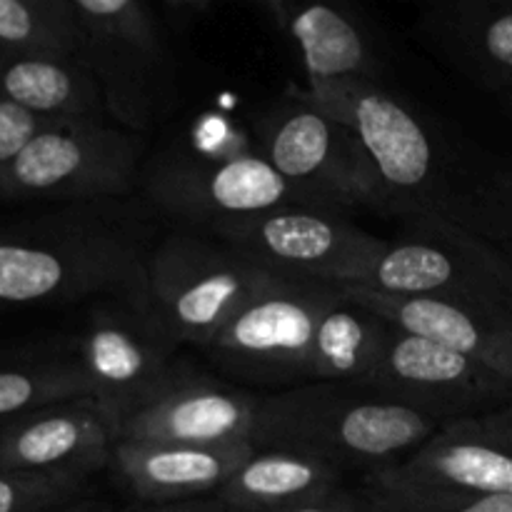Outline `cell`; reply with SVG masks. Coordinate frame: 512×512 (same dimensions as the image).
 <instances>
[{
    "instance_id": "16",
    "label": "cell",
    "mask_w": 512,
    "mask_h": 512,
    "mask_svg": "<svg viewBox=\"0 0 512 512\" xmlns=\"http://www.w3.org/2000/svg\"><path fill=\"white\" fill-rule=\"evenodd\" d=\"M260 393L190 370L155 403L120 425V440L220 448L250 443Z\"/></svg>"
},
{
    "instance_id": "28",
    "label": "cell",
    "mask_w": 512,
    "mask_h": 512,
    "mask_svg": "<svg viewBox=\"0 0 512 512\" xmlns=\"http://www.w3.org/2000/svg\"><path fill=\"white\" fill-rule=\"evenodd\" d=\"M275 512H373V510H370V503L365 500V495L338 490V493L325 495V498L310 500V503L293 505V508L275 510Z\"/></svg>"
},
{
    "instance_id": "15",
    "label": "cell",
    "mask_w": 512,
    "mask_h": 512,
    "mask_svg": "<svg viewBox=\"0 0 512 512\" xmlns=\"http://www.w3.org/2000/svg\"><path fill=\"white\" fill-rule=\"evenodd\" d=\"M120 420L95 398H73L0 423V470L78 473L108 470Z\"/></svg>"
},
{
    "instance_id": "30",
    "label": "cell",
    "mask_w": 512,
    "mask_h": 512,
    "mask_svg": "<svg viewBox=\"0 0 512 512\" xmlns=\"http://www.w3.org/2000/svg\"><path fill=\"white\" fill-rule=\"evenodd\" d=\"M458 512H512V495H488Z\"/></svg>"
},
{
    "instance_id": "24",
    "label": "cell",
    "mask_w": 512,
    "mask_h": 512,
    "mask_svg": "<svg viewBox=\"0 0 512 512\" xmlns=\"http://www.w3.org/2000/svg\"><path fill=\"white\" fill-rule=\"evenodd\" d=\"M88 395V375L75 353L0 360V423Z\"/></svg>"
},
{
    "instance_id": "23",
    "label": "cell",
    "mask_w": 512,
    "mask_h": 512,
    "mask_svg": "<svg viewBox=\"0 0 512 512\" xmlns=\"http://www.w3.org/2000/svg\"><path fill=\"white\" fill-rule=\"evenodd\" d=\"M393 325L340 295L323 315L313 348V383L363 385L378 365Z\"/></svg>"
},
{
    "instance_id": "27",
    "label": "cell",
    "mask_w": 512,
    "mask_h": 512,
    "mask_svg": "<svg viewBox=\"0 0 512 512\" xmlns=\"http://www.w3.org/2000/svg\"><path fill=\"white\" fill-rule=\"evenodd\" d=\"M48 123L50 120L28 113L0 93V173L23 153L25 145Z\"/></svg>"
},
{
    "instance_id": "31",
    "label": "cell",
    "mask_w": 512,
    "mask_h": 512,
    "mask_svg": "<svg viewBox=\"0 0 512 512\" xmlns=\"http://www.w3.org/2000/svg\"><path fill=\"white\" fill-rule=\"evenodd\" d=\"M108 510H110L108 505H103L100 500L85 498V500H78V503H73L70 508H65L63 512H108Z\"/></svg>"
},
{
    "instance_id": "2",
    "label": "cell",
    "mask_w": 512,
    "mask_h": 512,
    "mask_svg": "<svg viewBox=\"0 0 512 512\" xmlns=\"http://www.w3.org/2000/svg\"><path fill=\"white\" fill-rule=\"evenodd\" d=\"M305 93L365 145L388 195L390 215L465 230L512 258V208L505 190L510 175L460 180L458 165L445 158L425 120L380 80H343Z\"/></svg>"
},
{
    "instance_id": "10",
    "label": "cell",
    "mask_w": 512,
    "mask_h": 512,
    "mask_svg": "<svg viewBox=\"0 0 512 512\" xmlns=\"http://www.w3.org/2000/svg\"><path fill=\"white\" fill-rule=\"evenodd\" d=\"M343 288L288 278L250 300L203 348L230 378L258 385L313 383L318 328Z\"/></svg>"
},
{
    "instance_id": "20",
    "label": "cell",
    "mask_w": 512,
    "mask_h": 512,
    "mask_svg": "<svg viewBox=\"0 0 512 512\" xmlns=\"http://www.w3.org/2000/svg\"><path fill=\"white\" fill-rule=\"evenodd\" d=\"M270 10L298 45L308 88L343 80H378V55L353 15L323 3H273Z\"/></svg>"
},
{
    "instance_id": "5",
    "label": "cell",
    "mask_w": 512,
    "mask_h": 512,
    "mask_svg": "<svg viewBox=\"0 0 512 512\" xmlns=\"http://www.w3.org/2000/svg\"><path fill=\"white\" fill-rule=\"evenodd\" d=\"M288 275L195 228L158 238L148 255V300L180 345L203 350L250 300Z\"/></svg>"
},
{
    "instance_id": "17",
    "label": "cell",
    "mask_w": 512,
    "mask_h": 512,
    "mask_svg": "<svg viewBox=\"0 0 512 512\" xmlns=\"http://www.w3.org/2000/svg\"><path fill=\"white\" fill-rule=\"evenodd\" d=\"M355 303L405 333L423 335L512 383V305L485 300H443L388 295L350 285L343 288Z\"/></svg>"
},
{
    "instance_id": "13",
    "label": "cell",
    "mask_w": 512,
    "mask_h": 512,
    "mask_svg": "<svg viewBox=\"0 0 512 512\" xmlns=\"http://www.w3.org/2000/svg\"><path fill=\"white\" fill-rule=\"evenodd\" d=\"M410 233L388 240L368 285L388 295L485 300L512 305V258L498 245L455 228L408 223Z\"/></svg>"
},
{
    "instance_id": "22",
    "label": "cell",
    "mask_w": 512,
    "mask_h": 512,
    "mask_svg": "<svg viewBox=\"0 0 512 512\" xmlns=\"http://www.w3.org/2000/svg\"><path fill=\"white\" fill-rule=\"evenodd\" d=\"M435 45L463 73L495 90H512V5L468 0L425 18Z\"/></svg>"
},
{
    "instance_id": "8",
    "label": "cell",
    "mask_w": 512,
    "mask_h": 512,
    "mask_svg": "<svg viewBox=\"0 0 512 512\" xmlns=\"http://www.w3.org/2000/svg\"><path fill=\"white\" fill-rule=\"evenodd\" d=\"M260 153L315 205L335 213H390L380 175L348 125L330 118L305 90L280 98L258 123Z\"/></svg>"
},
{
    "instance_id": "1",
    "label": "cell",
    "mask_w": 512,
    "mask_h": 512,
    "mask_svg": "<svg viewBox=\"0 0 512 512\" xmlns=\"http://www.w3.org/2000/svg\"><path fill=\"white\" fill-rule=\"evenodd\" d=\"M155 243L150 205L133 198L58 205L0 223V310L108 295L148 300Z\"/></svg>"
},
{
    "instance_id": "14",
    "label": "cell",
    "mask_w": 512,
    "mask_h": 512,
    "mask_svg": "<svg viewBox=\"0 0 512 512\" xmlns=\"http://www.w3.org/2000/svg\"><path fill=\"white\" fill-rule=\"evenodd\" d=\"M360 388L448 423L512 405V383L423 335L395 328Z\"/></svg>"
},
{
    "instance_id": "7",
    "label": "cell",
    "mask_w": 512,
    "mask_h": 512,
    "mask_svg": "<svg viewBox=\"0 0 512 512\" xmlns=\"http://www.w3.org/2000/svg\"><path fill=\"white\" fill-rule=\"evenodd\" d=\"M80 55L93 70L113 123L145 135L170 108L178 63L163 20L140 0H73Z\"/></svg>"
},
{
    "instance_id": "26",
    "label": "cell",
    "mask_w": 512,
    "mask_h": 512,
    "mask_svg": "<svg viewBox=\"0 0 512 512\" xmlns=\"http://www.w3.org/2000/svg\"><path fill=\"white\" fill-rule=\"evenodd\" d=\"M90 483L78 473L0 470V512H63L90 498Z\"/></svg>"
},
{
    "instance_id": "19",
    "label": "cell",
    "mask_w": 512,
    "mask_h": 512,
    "mask_svg": "<svg viewBox=\"0 0 512 512\" xmlns=\"http://www.w3.org/2000/svg\"><path fill=\"white\" fill-rule=\"evenodd\" d=\"M0 93L38 118L110 120L83 55L0 53Z\"/></svg>"
},
{
    "instance_id": "3",
    "label": "cell",
    "mask_w": 512,
    "mask_h": 512,
    "mask_svg": "<svg viewBox=\"0 0 512 512\" xmlns=\"http://www.w3.org/2000/svg\"><path fill=\"white\" fill-rule=\"evenodd\" d=\"M440 425L360 385L308 383L260 395L250 445L303 453L343 473L360 468L370 475L418 450Z\"/></svg>"
},
{
    "instance_id": "11",
    "label": "cell",
    "mask_w": 512,
    "mask_h": 512,
    "mask_svg": "<svg viewBox=\"0 0 512 512\" xmlns=\"http://www.w3.org/2000/svg\"><path fill=\"white\" fill-rule=\"evenodd\" d=\"M145 193L153 208L183 220L185 228L215 230L283 208H320L285 180L263 153L220 158L173 155L148 170Z\"/></svg>"
},
{
    "instance_id": "4",
    "label": "cell",
    "mask_w": 512,
    "mask_h": 512,
    "mask_svg": "<svg viewBox=\"0 0 512 512\" xmlns=\"http://www.w3.org/2000/svg\"><path fill=\"white\" fill-rule=\"evenodd\" d=\"M373 512H458L512 495V405L448 420L418 450L368 475Z\"/></svg>"
},
{
    "instance_id": "29",
    "label": "cell",
    "mask_w": 512,
    "mask_h": 512,
    "mask_svg": "<svg viewBox=\"0 0 512 512\" xmlns=\"http://www.w3.org/2000/svg\"><path fill=\"white\" fill-rule=\"evenodd\" d=\"M108 512H233L225 508L218 498H200L188 500V503H170V505H130L125 510H108Z\"/></svg>"
},
{
    "instance_id": "32",
    "label": "cell",
    "mask_w": 512,
    "mask_h": 512,
    "mask_svg": "<svg viewBox=\"0 0 512 512\" xmlns=\"http://www.w3.org/2000/svg\"><path fill=\"white\" fill-rule=\"evenodd\" d=\"M505 190H508V200H510V208H512V178H508V185H505Z\"/></svg>"
},
{
    "instance_id": "21",
    "label": "cell",
    "mask_w": 512,
    "mask_h": 512,
    "mask_svg": "<svg viewBox=\"0 0 512 512\" xmlns=\"http://www.w3.org/2000/svg\"><path fill=\"white\" fill-rule=\"evenodd\" d=\"M343 490V470L290 450H255L213 495L233 512H275Z\"/></svg>"
},
{
    "instance_id": "9",
    "label": "cell",
    "mask_w": 512,
    "mask_h": 512,
    "mask_svg": "<svg viewBox=\"0 0 512 512\" xmlns=\"http://www.w3.org/2000/svg\"><path fill=\"white\" fill-rule=\"evenodd\" d=\"M143 298H98L75 338V355L90 383V398L123 425L173 388L193 365Z\"/></svg>"
},
{
    "instance_id": "33",
    "label": "cell",
    "mask_w": 512,
    "mask_h": 512,
    "mask_svg": "<svg viewBox=\"0 0 512 512\" xmlns=\"http://www.w3.org/2000/svg\"><path fill=\"white\" fill-rule=\"evenodd\" d=\"M505 95H508V105H510V110H512V90H508V93H505Z\"/></svg>"
},
{
    "instance_id": "25",
    "label": "cell",
    "mask_w": 512,
    "mask_h": 512,
    "mask_svg": "<svg viewBox=\"0 0 512 512\" xmlns=\"http://www.w3.org/2000/svg\"><path fill=\"white\" fill-rule=\"evenodd\" d=\"M73 0H0V53L80 55Z\"/></svg>"
},
{
    "instance_id": "12",
    "label": "cell",
    "mask_w": 512,
    "mask_h": 512,
    "mask_svg": "<svg viewBox=\"0 0 512 512\" xmlns=\"http://www.w3.org/2000/svg\"><path fill=\"white\" fill-rule=\"evenodd\" d=\"M213 235L288 278L335 288L368 285L388 248V240L325 208L273 210Z\"/></svg>"
},
{
    "instance_id": "6",
    "label": "cell",
    "mask_w": 512,
    "mask_h": 512,
    "mask_svg": "<svg viewBox=\"0 0 512 512\" xmlns=\"http://www.w3.org/2000/svg\"><path fill=\"white\" fill-rule=\"evenodd\" d=\"M145 135L113 120L48 123L0 173V203L125 200L138 185Z\"/></svg>"
},
{
    "instance_id": "18",
    "label": "cell",
    "mask_w": 512,
    "mask_h": 512,
    "mask_svg": "<svg viewBox=\"0 0 512 512\" xmlns=\"http://www.w3.org/2000/svg\"><path fill=\"white\" fill-rule=\"evenodd\" d=\"M253 453L250 443L198 448L118 440L108 470L138 505L188 503L213 498Z\"/></svg>"
}]
</instances>
